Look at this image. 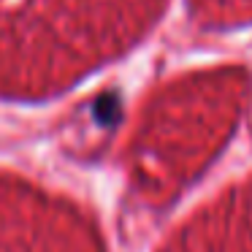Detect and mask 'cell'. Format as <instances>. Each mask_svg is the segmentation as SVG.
Wrapping results in <instances>:
<instances>
[{
  "label": "cell",
  "mask_w": 252,
  "mask_h": 252,
  "mask_svg": "<svg viewBox=\"0 0 252 252\" xmlns=\"http://www.w3.org/2000/svg\"><path fill=\"white\" fill-rule=\"evenodd\" d=\"M252 98L239 63L195 65L168 76L147 98L133 127L127 168L144 203H176L225 152Z\"/></svg>",
  "instance_id": "obj_1"
},
{
  "label": "cell",
  "mask_w": 252,
  "mask_h": 252,
  "mask_svg": "<svg viewBox=\"0 0 252 252\" xmlns=\"http://www.w3.org/2000/svg\"><path fill=\"white\" fill-rule=\"evenodd\" d=\"M155 252H252V171L192 206Z\"/></svg>",
  "instance_id": "obj_2"
}]
</instances>
